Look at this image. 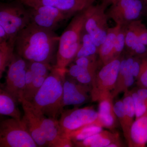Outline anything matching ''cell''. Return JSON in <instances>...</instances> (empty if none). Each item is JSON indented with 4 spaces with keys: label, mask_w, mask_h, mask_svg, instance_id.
Wrapping results in <instances>:
<instances>
[{
    "label": "cell",
    "mask_w": 147,
    "mask_h": 147,
    "mask_svg": "<svg viewBox=\"0 0 147 147\" xmlns=\"http://www.w3.org/2000/svg\"><path fill=\"white\" fill-rule=\"evenodd\" d=\"M59 39L55 31L30 23L17 35L15 47L17 54L28 61L51 65Z\"/></svg>",
    "instance_id": "cell-1"
},
{
    "label": "cell",
    "mask_w": 147,
    "mask_h": 147,
    "mask_svg": "<svg viewBox=\"0 0 147 147\" xmlns=\"http://www.w3.org/2000/svg\"><path fill=\"white\" fill-rule=\"evenodd\" d=\"M99 48L92 37L84 30L81 38V43L75 59L97 56Z\"/></svg>",
    "instance_id": "cell-24"
},
{
    "label": "cell",
    "mask_w": 147,
    "mask_h": 147,
    "mask_svg": "<svg viewBox=\"0 0 147 147\" xmlns=\"http://www.w3.org/2000/svg\"><path fill=\"white\" fill-rule=\"evenodd\" d=\"M28 66L32 73L33 79L28 94L24 99L31 102L45 82L53 66L42 63L29 61Z\"/></svg>",
    "instance_id": "cell-18"
},
{
    "label": "cell",
    "mask_w": 147,
    "mask_h": 147,
    "mask_svg": "<svg viewBox=\"0 0 147 147\" xmlns=\"http://www.w3.org/2000/svg\"><path fill=\"white\" fill-rule=\"evenodd\" d=\"M15 43L8 40L0 42V78L8 67L15 53Z\"/></svg>",
    "instance_id": "cell-25"
},
{
    "label": "cell",
    "mask_w": 147,
    "mask_h": 147,
    "mask_svg": "<svg viewBox=\"0 0 147 147\" xmlns=\"http://www.w3.org/2000/svg\"><path fill=\"white\" fill-rule=\"evenodd\" d=\"M143 0H117L106 12L108 18L121 26L139 20L144 14Z\"/></svg>",
    "instance_id": "cell-8"
},
{
    "label": "cell",
    "mask_w": 147,
    "mask_h": 147,
    "mask_svg": "<svg viewBox=\"0 0 147 147\" xmlns=\"http://www.w3.org/2000/svg\"><path fill=\"white\" fill-rule=\"evenodd\" d=\"M147 144V111L136 119L130 131V147H145Z\"/></svg>",
    "instance_id": "cell-20"
},
{
    "label": "cell",
    "mask_w": 147,
    "mask_h": 147,
    "mask_svg": "<svg viewBox=\"0 0 147 147\" xmlns=\"http://www.w3.org/2000/svg\"><path fill=\"white\" fill-rule=\"evenodd\" d=\"M88 8L73 16L60 36L55 65L57 67L65 69L75 59L80 47Z\"/></svg>",
    "instance_id": "cell-3"
},
{
    "label": "cell",
    "mask_w": 147,
    "mask_h": 147,
    "mask_svg": "<svg viewBox=\"0 0 147 147\" xmlns=\"http://www.w3.org/2000/svg\"><path fill=\"white\" fill-rule=\"evenodd\" d=\"M8 37L5 30L0 26V42L8 40Z\"/></svg>",
    "instance_id": "cell-36"
},
{
    "label": "cell",
    "mask_w": 147,
    "mask_h": 147,
    "mask_svg": "<svg viewBox=\"0 0 147 147\" xmlns=\"http://www.w3.org/2000/svg\"><path fill=\"white\" fill-rule=\"evenodd\" d=\"M107 8L102 3L90 6L84 24V30L92 37L98 48L105 40L109 29V18L105 11Z\"/></svg>",
    "instance_id": "cell-7"
},
{
    "label": "cell",
    "mask_w": 147,
    "mask_h": 147,
    "mask_svg": "<svg viewBox=\"0 0 147 147\" xmlns=\"http://www.w3.org/2000/svg\"><path fill=\"white\" fill-rule=\"evenodd\" d=\"M96 72L97 71L88 69L79 75L75 79L81 84L88 85L91 87L95 78Z\"/></svg>",
    "instance_id": "cell-34"
},
{
    "label": "cell",
    "mask_w": 147,
    "mask_h": 147,
    "mask_svg": "<svg viewBox=\"0 0 147 147\" xmlns=\"http://www.w3.org/2000/svg\"><path fill=\"white\" fill-rule=\"evenodd\" d=\"M135 105V119L139 118L147 111V97L141 98L134 89L130 90Z\"/></svg>",
    "instance_id": "cell-29"
},
{
    "label": "cell",
    "mask_w": 147,
    "mask_h": 147,
    "mask_svg": "<svg viewBox=\"0 0 147 147\" xmlns=\"http://www.w3.org/2000/svg\"><path fill=\"white\" fill-rule=\"evenodd\" d=\"M114 98L111 92L106 93L100 96L97 100L98 116L93 123L111 130L116 127L118 119L114 109Z\"/></svg>",
    "instance_id": "cell-16"
},
{
    "label": "cell",
    "mask_w": 147,
    "mask_h": 147,
    "mask_svg": "<svg viewBox=\"0 0 147 147\" xmlns=\"http://www.w3.org/2000/svg\"><path fill=\"white\" fill-rule=\"evenodd\" d=\"M88 69L84 68L75 63L71 64L68 69L67 68V74L71 78L75 79L79 75Z\"/></svg>",
    "instance_id": "cell-35"
},
{
    "label": "cell",
    "mask_w": 147,
    "mask_h": 147,
    "mask_svg": "<svg viewBox=\"0 0 147 147\" xmlns=\"http://www.w3.org/2000/svg\"><path fill=\"white\" fill-rule=\"evenodd\" d=\"M120 57L113 60L102 67L98 72L92 84L91 100L97 101L100 96L111 92L115 88L120 66Z\"/></svg>",
    "instance_id": "cell-9"
},
{
    "label": "cell",
    "mask_w": 147,
    "mask_h": 147,
    "mask_svg": "<svg viewBox=\"0 0 147 147\" xmlns=\"http://www.w3.org/2000/svg\"><path fill=\"white\" fill-rule=\"evenodd\" d=\"M28 7H53L72 17L92 5L97 0H16Z\"/></svg>",
    "instance_id": "cell-13"
},
{
    "label": "cell",
    "mask_w": 147,
    "mask_h": 147,
    "mask_svg": "<svg viewBox=\"0 0 147 147\" xmlns=\"http://www.w3.org/2000/svg\"><path fill=\"white\" fill-rule=\"evenodd\" d=\"M130 24L141 42L147 46V28L144 24L139 19L131 22Z\"/></svg>",
    "instance_id": "cell-32"
},
{
    "label": "cell",
    "mask_w": 147,
    "mask_h": 147,
    "mask_svg": "<svg viewBox=\"0 0 147 147\" xmlns=\"http://www.w3.org/2000/svg\"><path fill=\"white\" fill-rule=\"evenodd\" d=\"M136 81L138 87L147 88V56L142 59L140 71Z\"/></svg>",
    "instance_id": "cell-33"
},
{
    "label": "cell",
    "mask_w": 147,
    "mask_h": 147,
    "mask_svg": "<svg viewBox=\"0 0 147 147\" xmlns=\"http://www.w3.org/2000/svg\"><path fill=\"white\" fill-rule=\"evenodd\" d=\"M122 100L123 103L127 127L129 131H131V126L135 121L134 118L135 117L136 111L135 105L130 90H128L124 92L123 98Z\"/></svg>",
    "instance_id": "cell-27"
},
{
    "label": "cell",
    "mask_w": 147,
    "mask_h": 147,
    "mask_svg": "<svg viewBox=\"0 0 147 147\" xmlns=\"http://www.w3.org/2000/svg\"><path fill=\"white\" fill-rule=\"evenodd\" d=\"M0 147H38L22 121L6 119L0 123Z\"/></svg>",
    "instance_id": "cell-5"
},
{
    "label": "cell",
    "mask_w": 147,
    "mask_h": 147,
    "mask_svg": "<svg viewBox=\"0 0 147 147\" xmlns=\"http://www.w3.org/2000/svg\"><path fill=\"white\" fill-rule=\"evenodd\" d=\"M120 139L117 132L103 130L88 137L83 141L75 142L77 147H107L108 145Z\"/></svg>",
    "instance_id": "cell-21"
},
{
    "label": "cell",
    "mask_w": 147,
    "mask_h": 147,
    "mask_svg": "<svg viewBox=\"0 0 147 147\" xmlns=\"http://www.w3.org/2000/svg\"><path fill=\"white\" fill-rule=\"evenodd\" d=\"M125 47V29L124 26H122L116 37L114 52H113V60L120 57Z\"/></svg>",
    "instance_id": "cell-30"
},
{
    "label": "cell",
    "mask_w": 147,
    "mask_h": 147,
    "mask_svg": "<svg viewBox=\"0 0 147 147\" xmlns=\"http://www.w3.org/2000/svg\"><path fill=\"white\" fill-rule=\"evenodd\" d=\"M122 26L116 24L115 27L109 28L105 40L100 45L98 55L102 65L113 60V55L116 37Z\"/></svg>",
    "instance_id": "cell-22"
},
{
    "label": "cell",
    "mask_w": 147,
    "mask_h": 147,
    "mask_svg": "<svg viewBox=\"0 0 147 147\" xmlns=\"http://www.w3.org/2000/svg\"><path fill=\"white\" fill-rule=\"evenodd\" d=\"M67 74L65 69L55 65L30 103L35 111L48 117L57 119L63 110V84Z\"/></svg>",
    "instance_id": "cell-2"
},
{
    "label": "cell",
    "mask_w": 147,
    "mask_h": 147,
    "mask_svg": "<svg viewBox=\"0 0 147 147\" xmlns=\"http://www.w3.org/2000/svg\"><path fill=\"white\" fill-rule=\"evenodd\" d=\"M25 7L16 0L0 5V26L6 32L9 41L13 43L18 34L30 23L28 9Z\"/></svg>",
    "instance_id": "cell-4"
},
{
    "label": "cell",
    "mask_w": 147,
    "mask_h": 147,
    "mask_svg": "<svg viewBox=\"0 0 147 147\" xmlns=\"http://www.w3.org/2000/svg\"><path fill=\"white\" fill-rule=\"evenodd\" d=\"M123 146V145L121 142L120 139L115 141L113 143H111L110 145H108L107 147H121Z\"/></svg>",
    "instance_id": "cell-37"
},
{
    "label": "cell",
    "mask_w": 147,
    "mask_h": 147,
    "mask_svg": "<svg viewBox=\"0 0 147 147\" xmlns=\"http://www.w3.org/2000/svg\"><path fill=\"white\" fill-rule=\"evenodd\" d=\"M114 109L117 118L123 131L124 136L127 145L130 142V131L127 127L126 117L122 100H118L114 103Z\"/></svg>",
    "instance_id": "cell-28"
},
{
    "label": "cell",
    "mask_w": 147,
    "mask_h": 147,
    "mask_svg": "<svg viewBox=\"0 0 147 147\" xmlns=\"http://www.w3.org/2000/svg\"><path fill=\"white\" fill-rule=\"evenodd\" d=\"M134 57L127 56L126 58H121L120 66L115 88L111 92L113 97L122 92L128 90L135 79L131 70V64Z\"/></svg>",
    "instance_id": "cell-17"
},
{
    "label": "cell",
    "mask_w": 147,
    "mask_h": 147,
    "mask_svg": "<svg viewBox=\"0 0 147 147\" xmlns=\"http://www.w3.org/2000/svg\"><path fill=\"white\" fill-rule=\"evenodd\" d=\"M22 104L24 115L22 121L28 131L38 147H48L41 127L39 117L32 107L30 102L22 98L20 102Z\"/></svg>",
    "instance_id": "cell-15"
},
{
    "label": "cell",
    "mask_w": 147,
    "mask_h": 147,
    "mask_svg": "<svg viewBox=\"0 0 147 147\" xmlns=\"http://www.w3.org/2000/svg\"><path fill=\"white\" fill-rule=\"evenodd\" d=\"M28 9L30 23L53 31L71 17L58 9L49 6H39L28 7Z\"/></svg>",
    "instance_id": "cell-11"
},
{
    "label": "cell",
    "mask_w": 147,
    "mask_h": 147,
    "mask_svg": "<svg viewBox=\"0 0 147 147\" xmlns=\"http://www.w3.org/2000/svg\"><path fill=\"white\" fill-rule=\"evenodd\" d=\"M17 101L5 90L0 91V114L22 121L21 113L16 105Z\"/></svg>",
    "instance_id": "cell-23"
},
{
    "label": "cell",
    "mask_w": 147,
    "mask_h": 147,
    "mask_svg": "<svg viewBox=\"0 0 147 147\" xmlns=\"http://www.w3.org/2000/svg\"><path fill=\"white\" fill-rule=\"evenodd\" d=\"M66 75L63 84V107L82 105L91 99V87L77 82L76 79Z\"/></svg>",
    "instance_id": "cell-14"
},
{
    "label": "cell",
    "mask_w": 147,
    "mask_h": 147,
    "mask_svg": "<svg viewBox=\"0 0 147 147\" xmlns=\"http://www.w3.org/2000/svg\"><path fill=\"white\" fill-rule=\"evenodd\" d=\"M35 111L39 117L40 127L48 144V147L73 146V142L63 130L59 121L57 119L46 117L35 110Z\"/></svg>",
    "instance_id": "cell-12"
},
{
    "label": "cell",
    "mask_w": 147,
    "mask_h": 147,
    "mask_svg": "<svg viewBox=\"0 0 147 147\" xmlns=\"http://www.w3.org/2000/svg\"><path fill=\"white\" fill-rule=\"evenodd\" d=\"M117 0H102L101 3L108 7L109 6L111 5L113 3L116 2Z\"/></svg>",
    "instance_id": "cell-38"
},
{
    "label": "cell",
    "mask_w": 147,
    "mask_h": 147,
    "mask_svg": "<svg viewBox=\"0 0 147 147\" xmlns=\"http://www.w3.org/2000/svg\"><path fill=\"white\" fill-rule=\"evenodd\" d=\"M125 29V48L127 56L143 58L147 56V46L142 43L130 24Z\"/></svg>",
    "instance_id": "cell-19"
},
{
    "label": "cell",
    "mask_w": 147,
    "mask_h": 147,
    "mask_svg": "<svg viewBox=\"0 0 147 147\" xmlns=\"http://www.w3.org/2000/svg\"><path fill=\"white\" fill-rule=\"evenodd\" d=\"M98 116V112L93 107H75L63 110L59 122L63 130L68 135L71 131L93 123Z\"/></svg>",
    "instance_id": "cell-10"
},
{
    "label": "cell",
    "mask_w": 147,
    "mask_h": 147,
    "mask_svg": "<svg viewBox=\"0 0 147 147\" xmlns=\"http://www.w3.org/2000/svg\"><path fill=\"white\" fill-rule=\"evenodd\" d=\"M75 63L84 68L90 70L97 71L98 61L97 56L90 57H83L74 60Z\"/></svg>",
    "instance_id": "cell-31"
},
{
    "label": "cell",
    "mask_w": 147,
    "mask_h": 147,
    "mask_svg": "<svg viewBox=\"0 0 147 147\" xmlns=\"http://www.w3.org/2000/svg\"><path fill=\"white\" fill-rule=\"evenodd\" d=\"M144 3V14H147V0H143Z\"/></svg>",
    "instance_id": "cell-39"
},
{
    "label": "cell",
    "mask_w": 147,
    "mask_h": 147,
    "mask_svg": "<svg viewBox=\"0 0 147 147\" xmlns=\"http://www.w3.org/2000/svg\"><path fill=\"white\" fill-rule=\"evenodd\" d=\"M28 61L14 54L8 67L4 90L20 102L26 84V74Z\"/></svg>",
    "instance_id": "cell-6"
},
{
    "label": "cell",
    "mask_w": 147,
    "mask_h": 147,
    "mask_svg": "<svg viewBox=\"0 0 147 147\" xmlns=\"http://www.w3.org/2000/svg\"><path fill=\"white\" fill-rule=\"evenodd\" d=\"M102 130L101 127L92 123L83 127L77 130L71 131L69 133L68 136L74 143L83 141Z\"/></svg>",
    "instance_id": "cell-26"
}]
</instances>
